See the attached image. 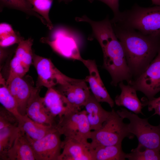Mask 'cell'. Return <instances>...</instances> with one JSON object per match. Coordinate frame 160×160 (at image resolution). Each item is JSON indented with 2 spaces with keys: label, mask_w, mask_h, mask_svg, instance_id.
<instances>
[{
  "label": "cell",
  "mask_w": 160,
  "mask_h": 160,
  "mask_svg": "<svg viewBox=\"0 0 160 160\" xmlns=\"http://www.w3.org/2000/svg\"><path fill=\"white\" fill-rule=\"evenodd\" d=\"M143 107L147 106L149 111L154 110V113L152 116L158 115L160 116V96L157 97H153L150 100L143 97L141 99Z\"/></svg>",
  "instance_id": "obj_31"
},
{
  "label": "cell",
  "mask_w": 160,
  "mask_h": 160,
  "mask_svg": "<svg viewBox=\"0 0 160 160\" xmlns=\"http://www.w3.org/2000/svg\"><path fill=\"white\" fill-rule=\"evenodd\" d=\"M61 135L56 127L38 140H33L26 135L32 147L36 160H58L62 150Z\"/></svg>",
  "instance_id": "obj_10"
},
{
  "label": "cell",
  "mask_w": 160,
  "mask_h": 160,
  "mask_svg": "<svg viewBox=\"0 0 160 160\" xmlns=\"http://www.w3.org/2000/svg\"><path fill=\"white\" fill-rule=\"evenodd\" d=\"M32 63L38 74L36 87L38 88L54 87L57 85L67 84L74 79L62 73L50 59L36 55L34 52Z\"/></svg>",
  "instance_id": "obj_8"
},
{
  "label": "cell",
  "mask_w": 160,
  "mask_h": 160,
  "mask_svg": "<svg viewBox=\"0 0 160 160\" xmlns=\"http://www.w3.org/2000/svg\"><path fill=\"white\" fill-rule=\"evenodd\" d=\"M10 67L9 76L6 81V85L14 78L23 77L29 70L15 55L11 60Z\"/></svg>",
  "instance_id": "obj_29"
},
{
  "label": "cell",
  "mask_w": 160,
  "mask_h": 160,
  "mask_svg": "<svg viewBox=\"0 0 160 160\" xmlns=\"http://www.w3.org/2000/svg\"><path fill=\"white\" fill-rule=\"evenodd\" d=\"M0 102L4 108L12 113L17 118L21 116L18 111L16 102L6 85V81L1 73L0 75Z\"/></svg>",
  "instance_id": "obj_24"
},
{
  "label": "cell",
  "mask_w": 160,
  "mask_h": 160,
  "mask_svg": "<svg viewBox=\"0 0 160 160\" xmlns=\"http://www.w3.org/2000/svg\"><path fill=\"white\" fill-rule=\"evenodd\" d=\"M93 149L89 143H85L65 137L58 160H94Z\"/></svg>",
  "instance_id": "obj_14"
},
{
  "label": "cell",
  "mask_w": 160,
  "mask_h": 160,
  "mask_svg": "<svg viewBox=\"0 0 160 160\" xmlns=\"http://www.w3.org/2000/svg\"><path fill=\"white\" fill-rule=\"evenodd\" d=\"M20 129L18 126H11L0 129V160L12 146Z\"/></svg>",
  "instance_id": "obj_22"
},
{
  "label": "cell",
  "mask_w": 160,
  "mask_h": 160,
  "mask_svg": "<svg viewBox=\"0 0 160 160\" xmlns=\"http://www.w3.org/2000/svg\"><path fill=\"white\" fill-rule=\"evenodd\" d=\"M56 127L65 137L89 143L92 130L85 110L75 109L66 113L58 120Z\"/></svg>",
  "instance_id": "obj_6"
},
{
  "label": "cell",
  "mask_w": 160,
  "mask_h": 160,
  "mask_svg": "<svg viewBox=\"0 0 160 160\" xmlns=\"http://www.w3.org/2000/svg\"><path fill=\"white\" fill-rule=\"evenodd\" d=\"M124 119L112 109L101 128L92 131L91 148L94 149L100 146L121 144L126 137L132 139L134 135L128 132L127 124L124 122Z\"/></svg>",
  "instance_id": "obj_4"
},
{
  "label": "cell",
  "mask_w": 160,
  "mask_h": 160,
  "mask_svg": "<svg viewBox=\"0 0 160 160\" xmlns=\"http://www.w3.org/2000/svg\"><path fill=\"white\" fill-rule=\"evenodd\" d=\"M90 2L92 3L95 0L102 2L107 5L112 9L114 15V17L119 15L120 12L119 10V0H88Z\"/></svg>",
  "instance_id": "obj_32"
},
{
  "label": "cell",
  "mask_w": 160,
  "mask_h": 160,
  "mask_svg": "<svg viewBox=\"0 0 160 160\" xmlns=\"http://www.w3.org/2000/svg\"><path fill=\"white\" fill-rule=\"evenodd\" d=\"M94 160H124L126 154L121 144L101 146L93 150Z\"/></svg>",
  "instance_id": "obj_21"
},
{
  "label": "cell",
  "mask_w": 160,
  "mask_h": 160,
  "mask_svg": "<svg viewBox=\"0 0 160 160\" xmlns=\"http://www.w3.org/2000/svg\"><path fill=\"white\" fill-rule=\"evenodd\" d=\"M129 84L144 93L148 100L160 91V50L145 70Z\"/></svg>",
  "instance_id": "obj_9"
},
{
  "label": "cell",
  "mask_w": 160,
  "mask_h": 160,
  "mask_svg": "<svg viewBox=\"0 0 160 160\" xmlns=\"http://www.w3.org/2000/svg\"><path fill=\"white\" fill-rule=\"evenodd\" d=\"M77 36L75 33L64 27H59L53 31L52 39L46 38L41 41L49 45L54 50L62 56L82 62Z\"/></svg>",
  "instance_id": "obj_7"
},
{
  "label": "cell",
  "mask_w": 160,
  "mask_h": 160,
  "mask_svg": "<svg viewBox=\"0 0 160 160\" xmlns=\"http://www.w3.org/2000/svg\"><path fill=\"white\" fill-rule=\"evenodd\" d=\"M17 119L18 126L20 129L34 140L42 138L56 127L39 123L33 120L26 115H21Z\"/></svg>",
  "instance_id": "obj_20"
},
{
  "label": "cell",
  "mask_w": 160,
  "mask_h": 160,
  "mask_svg": "<svg viewBox=\"0 0 160 160\" xmlns=\"http://www.w3.org/2000/svg\"><path fill=\"white\" fill-rule=\"evenodd\" d=\"M129 160H160V151L150 149L138 143L130 153H126Z\"/></svg>",
  "instance_id": "obj_26"
},
{
  "label": "cell",
  "mask_w": 160,
  "mask_h": 160,
  "mask_svg": "<svg viewBox=\"0 0 160 160\" xmlns=\"http://www.w3.org/2000/svg\"><path fill=\"white\" fill-rule=\"evenodd\" d=\"M0 47H5L15 44H18L24 39L18 32L14 31L11 26L6 23L0 25Z\"/></svg>",
  "instance_id": "obj_27"
},
{
  "label": "cell",
  "mask_w": 160,
  "mask_h": 160,
  "mask_svg": "<svg viewBox=\"0 0 160 160\" xmlns=\"http://www.w3.org/2000/svg\"><path fill=\"white\" fill-rule=\"evenodd\" d=\"M32 83L23 77H17L13 79L7 85L16 102L18 111L21 115L26 114L27 103L34 87Z\"/></svg>",
  "instance_id": "obj_16"
},
{
  "label": "cell",
  "mask_w": 160,
  "mask_h": 160,
  "mask_svg": "<svg viewBox=\"0 0 160 160\" xmlns=\"http://www.w3.org/2000/svg\"><path fill=\"white\" fill-rule=\"evenodd\" d=\"M6 7L22 11L28 16H33L39 18L44 24L47 23L40 15L32 10L33 6L30 0H0V11Z\"/></svg>",
  "instance_id": "obj_23"
},
{
  "label": "cell",
  "mask_w": 160,
  "mask_h": 160,
  "mask_svg": "<svg viewBox=\"0 0 160 160\" xmlns=\"http://www.w3.org/2000/svg\"><path fill=\"white\" fill-rule=\"evenodd\" d=\"M111 21L144 35L160 36V6L144 8L135 5L129 10L120 12Z\"/></svg>",
  "instance_id": "obj_2"
},
{
  "label": "cell",
  "mask_w": 160,
  "mask_h": 160,
  "mask_svg": "<svg viewBox=\"0 0 160 160\" xmlns=\"http://www.w3.org/2000/svg\"><path fill=\"white\" fill-rule=\"evenodd\" d=\"M18 120L12 113L3 106L0 108V129L11 126H18Z\"/></svg>",
  "instance_id": "obj_30"
},
{
  "label": "cell",
  "mask_w": 160,
  "mask_h": 160,
  "mask_svg": "<svg viewBox=\"0 0 160 160\" xmlns=\"http://www.w3.org/2000/svg\"><path fill=\"white\" fill-rule=\"evenodd\" d=\"M73 0H58V1L60 3L62 2H64L65 4H68L72 1Z\"/></svg>",
  "instance_id": "obj_34"
},
{
  "label": "cell",
  "mask_w": 160,
  "mask_h": 160,
  "mask_svg": "<svg viewBox=\"0 0 160 160\" xmlns=\"http://www.w3.org/2000/svg\"><path fill=\"white\" fill-rule=\"evenodd\" d=\"M102 50L103 66L111 76L112 85L116 86L123 81L129 84L132 80L133 76L120 42L117 39H111L106 43Z\"/></svg>",
  "instance_id": "obj_3"
},
{
  "label": "cell",
  "mask_w": 160,
  "mask_h": 160,
  "mask_svg": "<svg viewBox=\"0 0 160 160\" xmlns=\"http://www.w3.org/2000/svg\"><path fill=\"white\" fill-rule=\"evenodd\" d=\"M119 85L121 92L115 97L116 105L124 107L137 114L143 115L142 111L143 105L137 97L136 89L130 85H125L122 81L119 83Z\"/></svg>",
  "instance_id": "obj_19"
},
{
  "label": "cell",
  "mask_w": 160,
  "mask_h": 160,
  "mask_svg": "<svg viewBox=\"0 0 160 160\" xmlns=\"http://www.w3.org/2000/svg\"><path fill=\"white\" fill-rule=\"evenodd\" d=\"M82 62L88 69L89 75L84 79L88 82L93 95L99 102H105L112 108L114 102L111 98L101 78L94 60L83 59Z\"/></svg>",
  "instance_id": "obj_11"
},
{
  "label": "cell",
  "mask_w": 160,
  "mask_h": 160,
  "mask_svg": "<svg viewBox=\"0 0 160 160\" xmlns=\"http://www.w3.org/2000/svg\"><path fill=\"white\" fill-rule=\"evenodd\" d=\"M33 6L32 10L41 16L45 20L47 27L50 30L53 28L49 17L53 0H30Z\"/></svg>",
  "instance_id": "obj_28"
},
{
  "label": "cell",
  "mask_w": 160,
  "mask_h": 160,
  "mask_svg": "<svg viewBox=\"0 0 160 160\" xmlns=\"http://www.w3.org/2000/svg\"><path fill=\"white\" fill-rule=\"evenodd\" d=\"M33 41L31 38L26 40L24 39L21 41L18 44L15 55L28 70L33 62V52L32 50V46Z\"/></svg>",
  "instance_id": "obj_25"
},
{
  "label": "cell",
  "mask_w": 160,
  "mask_h": 160,
  "mask_svg": "<svg viewBox=\"0 0 160 160\" xmlns=\"http://www.w3.org/2000/svg\"><path fill=\"white\" fill-rule=\"evenodd\" d=\"M116 112L124 119L129 120V123L127 124L128 132L137 137L138 143L149 148L160 151V123L156 126L151 125L148 118H141L125 108Z\"/></svg>",
  "instance_id": "obj_5"
},
{
  "label": "cell",
  "mask_w": 160,
  "mask_h": 160,
  "mask_svg": "<svg viewBox=\"0 0 160 160\" xmlns=\"http://www.w3.org/2000/svg\"><path fill=\"white\" fill-rule=\"evenodd\" d=\"M3 160H36L31 144L25 134L21 130Z\"/></svg>",
  "instance_id": "obj_17"
},
{
  "label": "cell",
  "mask_w": 160,
  "mask_h": 160,
  "mask_svg": "<svg viewBox=\"0 0 160 160\" xmlns=\"http://www.w3.org/2000/svg\"><path fill=\"white\" fill-rule=\"evenodd\" d=\"M99 103L91 94L84 105L91 130L101 128L110 114L111 111L105 110Z\"/></svg>",
  "instance_id": "obj_18"
},
{
  "label": "cell",
  "mask_w": 160,
  "mask_h": 160,
  "mask_svg": "<svg viewBox=\"0 0 160 160\" xmlns=\"http://www.w3.org/2000/svg\"><path fill=\"white\" fill-rule=\"evenodd\" d=\"M40 88L34 87L28 100L26 115L39 123L50 126H56L55 119L47 111L44 104L43 97L40 95Z\"/></svg>",
  "instance_id": "obj_13"
},
{
  "label": "cell",
  "mask_w": 160,
  "mask_h": 160,
  "mask_svg": "<svg viewBox=\"0 0 160 160\" xmlns=\"http://www.w3.org/2000/svg\"><path fill=\"white\" fill-rule=\"evenodd\" d=\"M84 79H74L67 84L59 85L56 89L67 98L76 109L84 106L91 93Z\"/></svg>",
  "instance_id": "obj_12"
},
{
  "label": "cell",
  "mask_w": 160,
  "mask_h": 160,
  "mask_svg": "<svg viewBox=\"0 0 160 160\" xmlns=\"http://www.w3.org/2000/svg\"><path fill=\"white\" fill-rule=\"evenodd\" d=\"M153 4L160 6V0H151Z\"/></svg>",
  "instance_id": "obj_33"
},
{
  "label": "cell",
  "mask_w": 160,
  "mask_h": 160,
  "mask_svg": "<svg viewBox=\"0 0 160 160\" xmlns=\"http://www.w3.org/2000/svg\"><path fill=\"white\" fill-rule=\"evenodd\" d=\"M123 48L128 66L135 79L148 67L160 50V36L145 35L111 23Z\"/></svg>",
  "instance_id": "obj_1"
},
{
  "label": "cell",
  "mask_w": 160,
  "mask_h": 160,
  "mask_svg": "<svg viewBox=\"0 0 160 160\" xmlns=\"http://www.w3.org/2000/svg\"><path fill=\"white\" fill-rule=\"evenodd\" d=\"M43 101L49 113L55 119L58 118L59 120L69 111L77 109L74 108L66 98L54 87L48 89Z\"/></svg>",
  "instance_id": "obj_15"
}]
</instances>
